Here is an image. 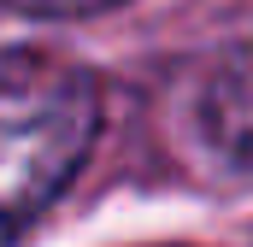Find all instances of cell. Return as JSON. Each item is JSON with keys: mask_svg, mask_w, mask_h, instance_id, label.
Returning a JSON list of instances; mask_svg holds the SVG:
<instances>
[{"mask_svg": "<svg viewBox=\"0 0 253 247\" xmlns=\"http://www.w3.org/2000/svg\"><path fill=\"white\" fill-rule=\"evenodd\" d=\"M100 135V88L83 65L6 47L0 53V247H12L71 177Z\"/></svg>", "mask_w": 253, "mask_h": 247, "instance_id": "cell-1", "label": "cell"}, {"mask_svg": "<svg viewBox=\"0 0 253 247\" xmlns=\"http://www.w3.org/2000/svg\"><path fill=\"white\" fill-rule=\"evenodd\" d=\"M200 135L236 171H253V41L212 65L200 88Z\"/></svg>", "mask_w": 253, "mask_h": 247, "instance_id": "cell-2", "label": "cell"}, {"mask_svg": "<svg viewBox=\"0 0 253 247\" xmlns=\"http://www.w3.org/2000/svg\"><path fill=\"white\" fill-rule=\"evenodd\" d=\"M12 12H30V18H88V12H106L118 0H0Z\"/></svg>", "mask_w": 253, "mask_h": 247, "instance_id": "cell-3", "label": "cell"}]
</instances>
